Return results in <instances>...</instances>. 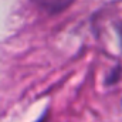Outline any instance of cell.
I'll list each match as a JSON object with an SVG mask.
<instances>
[{
	"label": "cell",
	"mask_w": 122,
	"mask_h": 122,
	"mask_svg": "<svg viewBox=\"0 0 122 122\" xmlns=\"http://www.w3.org/2000/svg\"><path fill=\"white\" fill-rule=\"evenodd\" d=\"M36 122H48V109H47V111H46V112H44V114H43V115H41Z\"/></svg>",
	"instance_id": "obj_2"
},
{
	"label": "cell",
	"mask_w": 122,
	"mask_h": 122,
	"mask_svg": "<svg viewBox=\"0 0 122 122\" xmlns=\"http://www.w3.org/2000/svg\"><path fill=\"white\" fill-rule=\"evenodd\" d=\"M117 31H118V36H119V43H121V47H122V24H118Z\"/></svg>",
	"instance_id": "obj_3"
},
{
	"label": "cell",
	"mask_w": 122,
	"mask_h": 122,
	"mask_svg": "<svg viewBox=\"0 0 122 122\" xmlns=\"http://www.w3.org/2000/svg\"><path fill=\"white\" fill-rule=\"evenodd\" d=\"M38 7L50 14H57L65 10L74 0H34Z\"/></svg>",
	"instance_id": "obj_1"
}]
</instances>
